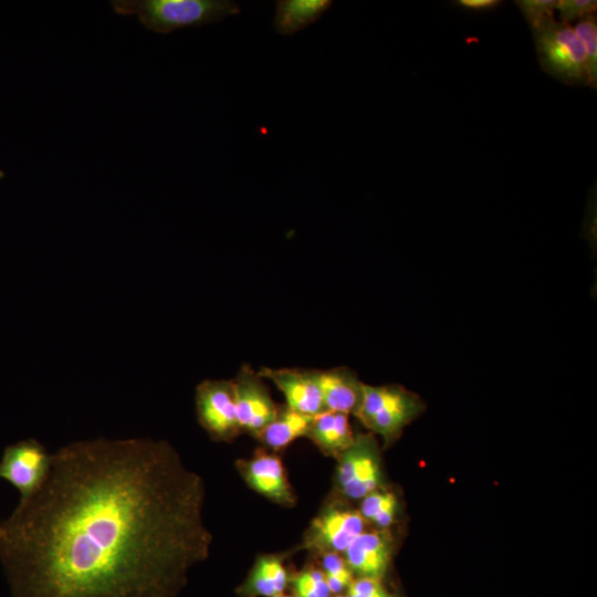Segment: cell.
Instances as JSON below:
<instances>
[{
	"label": "cell",
	"instance_id": "6da1fadb",
	"mask_svg": "<svg viewBox=\"0 0 597 597\" xmlns=\"http://www.w3.org/2000/svg\"><path fill=\"white\" fill-rule=\"evenodd\" d=\"M203 503L202 478L165 440L69 443L0 522L11 597H175L210 553Z\"/></svg>",
	"mask_w": 597,
	"mask_h": 597
},
{
	"label": "cell",
	"instance_id": "7a4b0ae2",
	"mask_svg": "<svg viewBox=\"0 0 597 597\" xmlns=\"http://www.w3.org/2000/svg\"><path fill=\"white\" fill-rule=\"evenodd\" d=\"M111 4L117 14L136 15L147 30L163 34L217 23L241 11L230 0H112Z\"/></svg>",
	"mask_w": 597,
	"mask_h": 597
},
{
	"label": "cell",
	"instance_id": "3957f363",
	"mask_svg": "<svg viewBox=\"0 0 597 597\" xmlns=\"http://www.w3.org/2000/svg\"><path fill=\"white\" fill-rule=\"evenodd\" d=\"M541 67L568 85H588L587 57L570 24L547 18L531 30Z\"/></svg>",
	"mask_w": 597,
	"mask_h": 597
},
{
	"label": "cell",
	"instance_id": "277c9868",
	"mask_svg": "<svg viewBox=\"0 0 597 597\" xmlns=\"http://www.w3.org/2000/svg\"><path fill=\"white\" fill-rule=\"evenodd\" d=\"M422 409L418 396L399 385L364 384L362 402L354 416L369 431L379 434L387 446Z\"/></svg>",
	"mask_w": 597,
	"mask_h": 597
},
{
	"label": "cell",
	"instance_id": "5b68a950",
	"mask_svg": "<svg viewBox=\"0 0 597 597\" xmlns=\"http://www.w3.org/2000/svg\"><path fill=\"white\" fill-rule=\"evenodd\" d=\"M366 521L359 510H354L336 498L326 502L307 526L300 548L322 556L342 554L362 534Z\"/></svg>",
	"mask_w": 597,
	"mask_h": 597
},
{
	"label": "cell",
	"instance_id": "8992f818",
	"mask_svg": "<svg viewBox=\"0 0 597 597\" xmlns=\"http://www.w3.org/2000/svg\"><path fill=\"white\" fill-rule=\"evenodd\" d=\"M381 482L378 448L371 433H358L337 459L334 485L339 499L362 500L379 490Z\"/></svg>",
	"mask_w": 597,
	"mask_h": 597
},
{
	"label": "cell",
	"instance_id": "52a82bcc",
	"mask_svg": "<svg viewBox=\"0 0 597 597\" xmlns=\"http://www.w3.org/2000/svg\"><path fill=\"white\" fill-rule=\"evenodd\" d=\"M195 404L198 422L213 441L229 442L242 432L237 418L232 380L201 381L196 388Z\"/></svg>",
	"mask_w": 597,
	"mask_h": 597
},
{
	"label": "cell",
	"instance_id": "ba28073f",
	"mask_svg": "<svg viewBox=\"0 0 597 597\" xmlns=\"http://www.w3.org/2000/svg\"><path fill=\"white\" fill-rule=\"evenodd\" d=\"M52 453L38 440L30 438L7 446L0 460V479L13 485L20 501L34 495L45 482Z\"/></svg>",
	"mask_w": 597,
	"mask_h": 597
},
{
	"label": "cell",
	"instance_id": "9c48e42d",
	"mask_svg": "<svg viewBox=\"0 0 597 597\" xmlns=\"http://www.w3.org/2000/svg\"><path fill=\"white\" fill-rule=\"evenodd\" d=\"M231 380L240 429L255 437L275 418L280 406L271 397L263 378L251 366H241Z\"/></svg>",
	"mask_w": 597,
	"mask_h": 597
},
{
	"label": "cell",
	"instance_id": "30bf717a",
	"mask_svg": "<svg viewBox=\"0 0 597 597\" xmlns=\"http://www.w3.org/2000/svg\"><path fill=\"white\" fill-rule=\"evenodd\" d=\"M237 469L253 491L283 506L296 503L285 467L277 452L258 448L250 458L239 459Z\"/></svg>",
	"mask_w": 597,
	"mask_h": 597
},
{
	"label": "cell",
	"instance_id": "8fae6325",
	"mask_svg": "<svg viewBox=\"0 0 597 597\" xmlns=\"http://www.w3.org/2000/svg\"><path fill=\"white\" fill-rule=\"evenodd\" d=\"M258 374L270 380L284 396V405L301 413L316 416L324 405L317 369L261 367Z\"/></svg>",
	"mask_w": 597,
	"mask_h": 597
},
{
	"label": "cell",
	"instance_id": "7c38bea8",
	"mask_svg": "<svg viewBox=\"0 0 597 597\" xmlns=\"http://www.w3.org/2000/svg\"><path fill=\"white\" fill-rule=\"evenodd\" d=\"M392 555V537L387 530L364 531L359 534L343 557L358 577L381 579Z\"/></svg>",
	"mask_w": 597,
	"mask_h": 597
},
{
	"label": "cell",
	"instance_id": "4fadbf2b",
	"mask_svg": "<svg viewBox=\"0 0 597 597\" xmlns=\"http://www.w3.org/2000/svg\"><path fill=\"white\" fill-rule=\"evenodd\" d=\"M317 381L326 411L355 415L363 398L362 383L347 367L317 369Z\"/></svg>",
	"mask_w": 597,
	"mask_h": 597
},
{
	"label": "cell",
	"instance_id": "5bb4252c",
	"mask_svg": "<svg viewBox=\"0 0 597 597\" xmlns=\"http://www.w3.org/2000/svg\"><path fill=\"white\" fill-rule=\"evenodd\" d=\"M306 438L324 455L337 460L354 443L355 434L348 415L325 410L313 417Z\"/></svg>",
	"mask_w": 597,
	"mask_h": 597
},
{
	"label": "cell",
	"instance_id": "9a60e30c",
	"mask_svg": "<svg viewBox=\"0 0 597 597\" xmlns=\"http://www.w3.org/2000/svg\"><path fill=\"white\" fill-rule=\"evenodd\" d=\"M284 557L264 554L256 557L240 593L247 597H273L283 594L290 584Z\"/></svg>",
	"mask_w": 597,
	"mask_h": 597
},
{
	"label": "cell",
	"instance_id": "2e32d148",
	"mask_svg": "<svg viewBox=\"0 0 597 597\" xmlns=\"http://www.w3.org/2000/svg\"><path fill=\"white\" fill-rule=\"evenodd\" d=\"M313 417L282 405L275 418L254 438L263 448L280 452L298 438L307 436Z\"/></svg>",
	"mask_w": 597,
	"mask_h": 597
},
{
	"label": "cell",
	"instance_id": "e0dca14e",
	"mask_svg": "<svg viewBox=\"0 0 597 597\" xmlns=\"http://www.w3.org/2000/svg\"><path fill=\"white\" fill-rule=\"evenodd\" d=\"M332 4L331 0H279L273 27L280 34H294L318 20Z\"/></svg>",
	"mask_w": 597,
	"mask_h": 597
},
{
	"label": "cell",
	"instance_id": "ac0fdd59",
	"mask_svg": "<svg viewBox=\"0 0 597 597\" xmlns=\"http://www.w3.org/2000/svg\"><path fill=\"white\" fill-rule=\"evenodd\" d=\"M397 506L395 494L379 489L362 499L359 512L366 522L387 530L395 521Z\"/></svg>",
	"mask_w": 597,
	"mask_h": 597
},
{
	"label": "cell",
	"instance_id": "d6986e66",
	"mask_svg": "<svg viewBox=\"0 0 597 597\" xmlns=\"http://www.w3.org/2000/svg\"><path fill=\"white\" fill-rule=\"evenodd\" d=\"M582 42L587 57L588 85H597V20L596 14H588L578 20L573 28Z\"/></svg>",
	"mask_w": 597,
	"mask_h": 597
},
{
	"label": "cell",
	"instance_id": "ffe728a7",
	"mask_svg": "<svg viewBox=\"0 0 597 597\" xmlns=\"http://www.w3.org/2000/svg\"><path fill=\"white\" fill-rule=\"evenodd\" d=\"M320 557L321 570L324 574L332 595H341L343 590H347L354 577L343 555L328 553Z\"/></svg>",
	"mask_w": 597,
	"mask_h": 597
},
{
	"label": "cell",
	"instance_id": "44dd1931",
	"mask_svg": "<svg viewBox=\"0 0 597 597\" xmlns=\"http://www.w3.org/2000/svg\"><path fill=\"white\" fill-rule=\"evenodd\" d=\"M296 597H331L332 593L321 568L306 566L290 582Z\"/></svg>",
	"mask_w": 597,
	"mask_h": 597
},
{
	"label": "cell",
	"instance_id": "7402d4cb",
	"mask_svg": "<svg viewBox=\"0 0 597 597\" xmlns=\"http://www.w3.org/2000/svg\"><path fill=\"white\" fill-rule=\"evenodd\" d=\"M515 3L532 30L543 20L554 18L557 0H517Z\"/></svg>",
	"mask_w": 597,
	"mask_h": 597
},
{
	"label": "cell",
	"instance_id": "603a6c76",
	"mask_svg": "<svg viewBox=\"0 0 597 597\" xmlns=\"http://www.w3.org/2000/svg\"><path fill=\"white\" fill-rule=\"evenodd\" d=\"M556 10L561 22L570 24L588 14H595L597 1L595 0H557Z\"/></svg>",
	"mask_w": 597,
	"mask_h": 597
},
{
	"label": "cell",
	"instance_id": "cb8c5ba5",
	"mask_svg": "<svg viewBox=\"0 0 597 597\" xmlns=\"http://www.w3.org/2000/svg\"><path fill=\"white\" fill-rule=\"evenodd\" d=\"M345 597H395L383 585L381 579L358 577L352 582Z\"/></svg>",
	"mask_w": 597,
	"mask_h": 597
},
{
	"label": "cell",
	"instance_id": "d4e9b609",
	"mask_svg": "<svg viewBox=\"0 0 597 597\" xmlns=\"http://www.w3.org/2000/svg\"><path fill=\"white\" fill-rule=\"evenodd\" d=\"M455 3L467 10L472 11H489L499 7L500 0H458Z\"/></svg>",
	"mask_w": 597,
	"mask_h": 597
},
{
	"label": "cell",
	"instance_id": "484cf974",
	"mask_svg": "<svg viewBox=\"0 0 597 597\" xmlns=\"http://www.w3.org/2000/svg\"><path fill=\"white\" fill-rule=\"evenodd\" d=\"M273 597H296L294 595H286V594H280V595H276V596H273Z\"/></svg>",
	"mask_w": 597,
	"mask_h": 597
},
{
	"label": "cell",
	"instance_id": "4316f807",
	"mask_svg": "<svg viewBox=\"0 0 597 597\" xmlns=\"http://www.w3.org/2000/svg\"><path fill=\"white\" fill-rule=\"evenodd\" d=\"M331 597H345L343 595H332Z\"/></svg>",
	"mask_w": 597,
	"mask_h": 597
}]
</instances>
